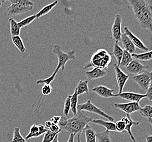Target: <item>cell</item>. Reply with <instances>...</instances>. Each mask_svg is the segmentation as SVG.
<instances>
[{
    "mask_svg": "<svg viewBox=\"0 0 152 142\" xmlns=\"http://www.w3.org/2000/svg\"><path fill=\"white\" fill-rule=\"evenodd\" d=\"M71 97V95H69L66 98L65 101L63 113L64 115V117H67L68 116L69 110L71 109V103H70Z\"/></svg>",
    "mask_w": 152,
    "mask_h": 142,
    "instance_id": "cell-35",
    "label": "cell"
},
{
    "mask_svg": "<svg viewBox=\"0 0 152 142\" xmlns=\"http://www.w3.org/2000/svg\"><path fill=\"white\" fill-rule=\"evenodd\" d=\"M107 74L106 70L94 68L90 71H87L85 72V75L88 80L98 79L103 78Z\"/></svg>",
    "mask_w": 152,
    "mask_h": 142,
    "instance_id": "cell-17",
    "label": "cell"
},
{
    "mask_svg": "<svg viewBox=\"0 0 152 142\" xmlns=\"http://www.w3.org/2000/svg\"><path fill=\"white\" fill-rule=\"evenodd\" d=\"M48 130L45 128V126L42 124L38 125L34 124L31 126L29 133L24 138L25 140H28L32 138H37L40 137L43 134H45Z\"/></svg>",
    "mask_w": 152,
    "mask_h": 142,
    "instance_id": "cell-13",
    "label": "cell"
},
{
    "mask_svg": "<svg viewBox=\"0 0 152 142\" xmlns=\"http://www.w3.org/2000/svg\"><path fill=\"white\" fill-rule=\"evenodd\" d=\"M132 7L134 17L143 30L152 31V6L145 0H126Z\"/></svg>",
    "mask_w": 152,
    "mask_h": 142,
    "instance_id": "cell-2",
    "label": "cell"
},
{
    "mask_svg": "<svg viewBox=\"0 0 152 142\" xmlns=\"http://www.w3.org/2000/svg\"><path fill=\"white\" fill-rule=\"evenodd\" d=\"M140 114L143 117L146 118L149 122L152 124V107L151 105H146L143 107H141L139 110Z\"/></svg>",
    "mask_w": 152,
    "mask_h": 142,
    "instance_id": "cell-23",
    "label": "cell"
},
{
    "mask_svg": "<svg viewBox=\"0 0 152 142\" xmlns=\"http://www.w3.org/2000/svg\"><path fill=\"white\" fill-rule=\"evenodd\" d=\"M53 52L56 55L58 59V63L56 69L52 75L48 78H45V79H39L37 80L36 84H50L55 79L56 74L59 72V70L61 69L62 72L65 69V65L66 63L69 60H76V51L74 50H70L68 52H63L62 48L59 44H55L53 49Z\"/></svg>",
    "mask_w": 152,
    "mask_h": 142,
    "instance_id": "cell-3",
    "label": "cell"
},
{
    "mask_svg": "<svg viewBox=\"0 0 152 142\" xmlns=\"http://www.w3.org/2000/svg\"><path fill=\"white\" fill-rule=\"evenodd\" d=\"M80 135L81 134H78L77 137V142H81L80 141Z\"/></svg>",
    "mask_w": 152,
    "mask_h": 142,
    "instance_id": "cell-44",
    "label": "cell"
},
{
    "mask_svg": "<svg viewBox=\"0 0 152 142\" xmlns=\"http://www.w3.org/2000/svg\"><path fill=\"white\" fill-rule=\"evenodd\" d=\"M34 7H25L18 4H11L7 8V14L8 15L15 16L28 13L33 9Z\"/></svg>",
    "mask_w": 152,
    "mask_h": 142,
    "instance_id": "cell-11",
    "label": "cell"
},
{
    "mask_svg": "<svg viewBox=\"0 0 152 142\" xmlns=\"http://www.w3.org/2000/svg\"><path fill=\"white\" fill-rule=\"evenodd\" d=\"M121 24H122V17L120 14H117L114 17L113 24L112 25L111 32H112V38L115 41L119 42L121 41Z\"/></svg>",
    "mask_w": 152,
    "mask_h": 142,
    "instance_id": "cell-10",
    "label": "cell"
},
{
    "mask_svg": "<svg viewBox=\"0 0 152 142\" xmlns=\"http://www.w3.org/2000/svg\"><path fill=\"white\" fill-rule=\"evenodd\" d=\"M11 4H18L25 7H34L35 3L30 0H12L10 1Z\"/></svg>",
    "mask_w": 152,
    "mask_h": 142,
    "instance_id": "cell-33",
    "label": "cell"
},
{
    "mask_svg": "<svg viewBox=\"0 0 152 142\" xmlns=\"http://www.w3.org/2000/svg\"><path fill=\"white\" fill-rule=\"evenodd\" d=\"M147 92L145 94L146 95V98H148L150 102H152V84L149 87L148 89L146 90Z\"/></svg>",
    "mask_w": 152,
    "mask_h": 142,
    "instance_id": "cell-39",
    "label": "cell"
},
{
    "mask_svg": "<svg viewBox=\"0 0 152 142\" xmlns=\"http://www.w3.org/2000/svg\"><path fill=\"white\" fill-rule=\"evenodd\" d=\"M52 122L50 121H47L45 122V127L46 128H49L52 125Z\"/></svg>",
    "mask_w": 152,
    "mask_h": 142,
    "instance_id": "cell-42",
    "label": "cell"
},
{
    "mask_svg": "<svg viewBox=\"0 0 152 142\" xmlns=\"http://www.w3.org/2000/svg\"><path fill=\"white\" fill-rule=\"evenodd\" d=\"M96 142H112L110 131L106 130L102 132L96 133Z\"/></svg>",
    "mask_w": 152,
    "mask_h": 142,
    "instance_id": "cell-27",
    "label": "cell"
},
{
    "mask_svg": "<svg viewBox=\"0 0 152 142\" xmlns=\"http://www.w3.org/2000/svg\"><path fill=\"white\" fill-rule=\"evenodd\" d=\"M10 25V35L12 37L19 36L20 33V28L17 21L12 17L9 19Z\"/></svg>",
    "mask_w": 152,
    "mask_h": 142,
    "instance_id": "cell-24",
    "label": "cell"
},
{
    "mask_svg": "<svg viewBox=\"0 0 152 142\" xmlns=\"http://www.w3.org/2000/svg\"><path fill=\"white\" fill-rule=\"evenodd\" d=\"M12 41L14 45L15 46V47L19 50L20 52L24 53L25 52L26 48L24 44L19 36L12 37Z\"/></svg>",
    "mask_w": 152,
    "mask_h": 142,
    "instance_id": "cell-26",
    "label": "cell"
},
{
    "mask_svg": "<svg viewBox=\"0 0 152 142\" xmlns=\"http://www.w3.org/2000/svg\"><path fill=\"white\" fill-rule=\"evenodd\" d=\"M120 41L121 42V44L124 47L125 50H126L131 54L135 53L136 52V47L135 45H134L130 38H129L124 33H121V38Z\"/></svg>",
    "mask_w": 152,
    "mask_h": 142,
    "instance_id": "cell-18",
    "label": "cell"
},
{
    "mask_svg": "<svg viewBox=\"0 0 152 142\" xmlns=\"http://www.w3.org/2000/svg\"><path fill=\"white\" fill-rule=\"evenodd\" d=\"M71 109L72 111L73 115H75L77 112V105H78V95L77 94V91L75 89L74 93L71 95Z\"/></svg>",
    "mask_w": 152,
    "mask_h": 142,
    "instance_id": "cell-29",
    "label": "cell"
},
{
    "mask_svg": "<svg viewBox=\"0 0 152 142\" xmlns=\"http://www.w3.org/2000/svg\"><path fill=\"white\" fill-rule=\"evenodd\" d=\"M49 130L54 133H59L62 131V130L60 128L59 125L58 124H53V123H52L51 126L50 127V128H49Z\"/></svg>",
    "mask_w": 152,
    "mask_h": 142,
    "instance_id": "cell-38",
    "label": "cell"
},
{
    "mask_svg": "<svg viewBox=\"0 0 152 142\" xmlns=\"http://www.w3.org/2000/svg\"><path fill=\"white\" fill-rule=\"evenodd\" d=\"M123 51H124V50L121 48V46L119 44V42L115 41L114 45H113V50L112 54L115 58V59L117 62V65L118 66H119V64L121 61V58H122L123 54Z\"/></svg>",
    "mask_w": 152,
    "mask_h": 142,
    "instance_id": "cell-21",
    "label": "cell"
},
{
    "mask_svg": "<svg viewBox=\"0 0 152 142\" xmlns=\"http://www.w3.org/2000/svg\"><path fill=\"white\" fill-rule=\"evenodd\" d=\"M53 88L50 84H45L42 87V94L44 96H48L52 93Z\"/></svg>",
    "mask_w": 152,
    "mask_h": 142,
    "instance_id": "cell-36",
    "label": "cell"
},
{
    "mask_svg": "<svg viewBox=\"0 0 152 142\" xmlns=\"http://www.w3.org/2000/svg\"><path fill=\"white\" fill-rule=\"evenodd\" d=\"M75 135H76L74 134V133L69 134V138L67 142H74V139H75Z\"/></svg>",
    "mask_w": 152,
    "mask_h": 142,
    "instance_id": "cell-41",
    "label": "cell"
},
{
    "mask_svg": "<svg viewBox=\"0 0 152 142\" xmlns=\"http://www.w3.org/2000/svg\"><path fill=\"white\" fill-rule=\"evenodd\" d=\"M132 79L141 89L146 91L152 84V72L146 71L137 75L133 76Z\"/></svg>",
    "mask_w": 152,
    "mask_h": 142,
    "instance_id": "cell-6",
    "label": "cell"
},
{
    "mask_svg": "<svg viewBox=\"0 0 152 142\" xmlns=\"http://www.w3.org/2000/svg\"><path fill=\"white\" fill-rule=\"evenodd\" d=\"M152 52L151 50L148 51L147 52L136 54L134 53L132 54L133 59L136 60L137 61H151L152 58Z\"/></svg>",
    "mask_w": 152,
    "mask_h": 142,
    "instance_id": "cell-25",
    "label": "cell"
},
{
    "mask_svg": "<svg viewBox=\"0 0 152 142\" xmlns=\"http://www.w3.org/2000/svg\"><path fill=\"white\" fill-rule=\"evenodd\" d=\"M119 97L130 102H140L143 98H146L145 94H140L132 92H122L121 94H114V97Z\"/></svg>",
    "mask_w": 152,
    "mask_h": 142,
    "instance_id": "cell-12",
    "label": "cell"
},
{
    "mask_svg": "<svg viewBox=\"0 0 152 142\" xmlns=\"http://www.w3.org/2000/svg\"><path fill=\"white\" fill-rule=\"evenodd\" d=\"M60 118H61V117H60V116H54L50 119V121L52 122V123H53V124H58L59 121L60 120Z\"/></svg>",
    "mask_w": 152,
    "mask_h": 142,
    "instance_id": "cell-40",
    "label": "cell"
},
{
    "mask_svg": "<svg viewBox=\"0 0 152 142\" xmlns=\"http://www.w3.org/2000/svg\"><path fill=\"white\" fill-rule=\"evenodd\" d=\"M121 121H123L125 124V131H126L128 133L129 135L130 136V138L132 142H137L135 139V137L133 135L132 131V127L134 125H138L140 124V122L134 121L132 120L130 115L126 114V116L121 119Z\"/></svg>",
    "mask_w": 152,
    "mask_h": 142,
    "instance_id": "cell-15",
    "label": "cell"
},
{
    "mask_svg": "<svg viewBox=\"0 0 152 142\" xmlns=\"http://www.w3.org/2000/svg\"><path fill=\"white\" fill-rule=\"evenodd\" d=\"M133 60L132 54L127 52L126 50H124L123 54L121 58V61L119 64V67H126L130 63L132 62Z\"/></svg>",
    "mask_w": 152,
    "mask_h": 142,
    "instance_id": "cell-28",
    "label": "cell"
},
{
    "mask_svg": "<svg viewBox=\"0 0 152 142\" xmlns=\"http://www.w3.org/2000/svg\"><path fill=\"white\" fill-rule=\"evenodd\" d=\"M86 142H96V133L91 127L86 129L84 131Z\"/></svg>",
    "mask_w": 152,
    "mask_h": 142,
    "instance_id": "cell-30",
    "label": "cell"
},
{
    "mask_svg": "<svg viewBox=\"0 0 152 142\" xmlns=\"http://www.w3.org/2000/svg\"><path fill=\"white\" fill-rule=\"evenodd\" d=\"M148 69V66L143 65L140 62L135 59H133L132 62L126 67L127 72L132 75V76L143 73L147 71Z\"/></svg>",
    "mask_w": 152,
    "mask_h": 142,
    "instance_id": "cell-8",
    "label": "cell"
},
{
    "mask_svg": "<svg viewBox=\"0 0 152 142\" xmlns=\"http://www.w3.org/2000/svg\"><path fill=\"white\" fill-rule=\"evenodd\" d=\"M124 32L125 35L128 36L130 39L132 41L134 45H135V47H137L139 49H141L142 50L145 51H148V48L145 46V44L142 42V41L136 37L128 27L125 26L124 28Z\"/></svg>",
    "mask_w": 152,
    "mask_h": 142,
    "instance_id": "cell-14",
    "label": "cell"
},
{
    "mask_svg": "<svg viewBox=\"0 0 152 142\" xmlns=\"http://www.w3.org/2000/svg\"><path fill=\"white\" fill-rule=\"evenodd\" d=\"M12 0H0V1L2 2V3H4V2H6V1H11Z\"/></svg>",
    "mask_w": 152,
    "mask_h": 142,
    "instance_id": "cell-46",
    "label": "cell"
},
{
    "mask_svg": "<svg viewBox=\"0 0 152 142\" xmlns=\"http://www.w3.org/2000/svg\"><path fill=\"white\" fill-rule=\"evenodd\" d=\"M12 142H26V140L21 135L19 127H15Z\"/></svg>",
    "mask_w": 152,
    "mask_h": 142,
    "instance_id": "cell-31",
    "label": "cell"
},
{
    "mask_svg": "<svg viewBox=\"0 0 152 142\" xmlns=\"http://www.w3.org/2000/svg\"><path fill=\"white\" fill-rule=\"evenodd\" d=\"M58 134L59 133H54L48 130L45 133L42 142H52L54 140V139L55 138L56 135H58Z\"/></svg>",
    "mask_w": 152,
    "mask_h": 142,
    "instance_id": "cell-34",
    "label": "cell"
},
{
    "mask_svg": "<svg viewBox=\"0 0 152 142\" xmlns=\"http://www.w3.org/2000/svg\"><path fill=\"white\" fill-rule=\"evenodd\" d=\"M115 127L116 129V131L119 132H125V124L124 122L121 120L118 121L115 124Z\"/></svg>",
    "mask_w": 152,
    "mask_h": 142,
    "instance_id": "cell-37",
    "label": "cell"
},
{
    "mask_svg": "<svg viewBox=\"0 0 152 142\" xmlns=\"http://www.w3.org/2000/svg\"><path fill=\"white\" fill-rule=\"evenodd\" d=\"M77 109L78 111H86L88 112L92 113L94 114L100 115L102 117L108 120V121H113L114 120V118L111 115L107 114L104 111L101 109L100 108L96 107L91 102L90 100H88L86 103H84L82 104H80L77 105Z\"/></svg>",
    "mask_w": 152,
    "mask_h": 142,
    "instance_id": "cell-5",
    "label": "cell"
},
{
    "mask_svg": "<svg viewBox=\"0 0 152 142\" xmlns=\"http://www.w3.org/2000/svg\"><path fill=\"white\" fill-rule=\"evenodd\" d=\"M92 120V118L87 117L81 111H77V114L70 119H67L64 116L61 117L58 125L60 128L67 133L78 135L81 134L86 129L90 127L89 123Z\"/></svg>",
    "mask_w": 152,
    "mask_h": 142,
    "instance_id": "cell-1",
    "label": "cell"
},
{
    "mask_svg": "<svg viewBox=\"0 0 152 142\" xmlns=\"http://www.w3.org/2000/svg\"><path fill=\"white\" fill-rule=\"evenodd\" d=\"M52 142H59L58 141V135H56L55 138L54 139V140Z\"/></svg>",
    "mask_w": 152,
    "mask_h": 142,
    "instance_id": "cell-45",
    "label": "cell"
},
{
    "mask_svg": "<svg viewBox=\"0 0 152 142\" xmlns=\"http://www.w3.org/2000/svg\"><path fill=\"white\" fill-rule=\"evenodd\" d=\"M91 91L100 97L105 98L114 97V94H113L114 90L109 89L108 87L103 85H98L95 87Z\"/></svg>",
    "mask_w": 152,
    "mask_h": 142,
    "instance_id": "cell-16",
    "label": "cell"
},
{
    "mask_svg": "<svg viewBox=\"0 0 152 142\" xmlns=\"http://www.w3.org/2000/svg\"><path fill=\"white\" fill-rule=\"evenodd\" d=\"M78 96L84 93L89 94V90L88 87V80H80L76 87Z\"/></svg>",
    "mask_w": 152,
    "mask_h": 142,
    "instance_id": "cell-20",
    "label": "cell"
},
{
    "mask_svg": "<svg viewBox=\"0 0 152 142\" xmlns=\"http://www.w3.org/2000/svg\"><path fill=\"white\" fill-rule=\"evenodd\" d=\"M58 4V1L56 0L53 2H52V4H49L48 5L43 7L37 14H35L36 19H39L42 17L49 13L54 7H56Z\"/></svg>",
    "mask_w": 152,
    "mask_h": 142,
    "instance_id": "cell-22",
    "label": "cell"
},
{
    "mask_svg": "<svg viewBox=\"0 0 152 142\" xmlns=\"http://www.w3.org/2000/svg\"><path fill=\"white\" fill-rule=\"evenodd\" d=\"M146 142H152V135H148L146 136Z\"/></svg>",
    "mask_w": 152,
    "mask_h": 142,
    "instance_id": "cell-43",
    "label": "cell"
},
{
    "mask_svg": "<svg viewBox=\"0 0 152 142\" xmlns=\"http://www.w3.org/2000/svg\"><path fill=\"white\" fill-rule=\"evenodd\" d=\"M116 79L118 85V94H121L123 92V89L124 87L125 84L126 83L130 76L125 73L120 68L119 66H118L117 63L113 64Z\"/></svg>",
    "mask_w": 152,
    "mask_h": 142,
    "instance_id": "cell-7",
    "label": "cell"
},
{
    "mask_svg": "<svg viewBox=\"0 0 152 142\" xmlns=\"http://www.w3.org/2000/svg\"><path fill=\"white\" fill-rule=\"evenodd\" d=\"M112 61V56L106 50L100 49L94 52L91 57L90 62L86 63L84 68H88L90 67L106 70Z\"/></svg>",
    "mask_w": 152,
    "mask_h": 142,
    "instance_id": "cell-4",
    "label": "cell"
},
{
    "mask_svg": "<svg viewBox=\"0 0 152 142\" xmlns=\"http://www.w3.org/2000/svg\"><path fill=\"white\" fill-rule=\"evenodd\" d=\"M114 107L115 108L123 111L128 114H131L137 111H139L141 108L139 103L136 102H129L126 103H115L114 104Z\"/></svg>",
    "mask_w": 152,
    "mask_h": 142,
    "instance_id": "cell-9",
    "label": "cell"
},
{
    "mask_svg": "<svg viewBox=\"0 0 152 142\" xmlns=\"http://www.w3.org/2000/svg\"><path fill=\"white\" fill-rule=\"evenodd\" d=\"M94 124L100 125L106 128V130L108 131H116V129L115 127V123L113 121H105L102 119H95L92 120L91 121Z\"/></svg>",
    "mask_w": 152,
    "mask_h": 142,
    "instance_id": "cell-19",
    "label": "cell"
},
{
    "mask_svg": "<svg viewBox=\"0 0 152 142\" xmlns=\"http://www.w3.org/2000/svg\"><path fill=\"white\" fill-rule=\"evenodd\" d=\"M36 19V15H31L30 17H28L25 18L21 21L18 22V25H19L20 28H22L26 27V26H27L28 25H29L30 24H31L33 21L35 20Z\"/></svg>",
    "mask_w": 152,
    "mask_h": 142,
    "instance_id": "cell-32",
    "label": "cell"
}]
</instances>
